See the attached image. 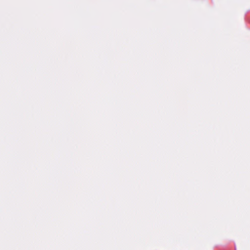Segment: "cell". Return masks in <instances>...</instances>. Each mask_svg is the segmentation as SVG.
<instances>
[]
</instances>
